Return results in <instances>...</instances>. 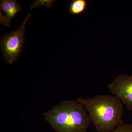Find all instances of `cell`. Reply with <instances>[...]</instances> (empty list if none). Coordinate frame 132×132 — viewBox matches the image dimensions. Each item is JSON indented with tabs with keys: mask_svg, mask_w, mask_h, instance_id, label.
I'll return each mask as SVG.
<instances>
[{
	"mask_svg": "<svg viewBox=\"0 0 132 132\" xmlns=\"http://www.w3.org/2000/svg\"><path fill=\"white\" fill-rule=\"evenodd\" d=\"M88 6L86 0H73L69 4V12L72 15H80L86 12Z\"/></svg>",
	"mask_w": 132,
	"mask_h": 132,
	"instance_id": "obj_6",
	"label": "cell"
},
{
	"mask_svg": "<svg viewBox=\"0 0 132 132\" xmlns=\"http://www.w3.org/2000/svg\"><path fill=\"white\" fill-rule=\"evenodd\" d=\"M108 88L127 110L132 111V75H119L108 85Z\"/></svg>",
	"mask_w": 132,
	"mask_h": 132,
	"instance_id": "obj_4",
	"label": "cell"
},
{
	"mask_svg": "<svg viewBox=\"0 0 132 132\" xmlns=\"http://www.w3.org/2000/svg\"><path fill=\"white\" fill-rule=\"evenodd\" d=\"M43 115L55 132H86L91 124L87 112L77 100L61 102Z\"/></svg>",
	"mask_w": 132,
	"mask_h": 132,
	"instance_id": "obj_2",
	"label": "cell"
},
{
	"mask_svg": "<svg viewBox=\"0 0 132 132\" xmlns=\"http://www.w3.org/2000/svg\"><path fill=\"white\" fill-rule=\"evenodd\" d=\"M77 101L85 108L98 132L112 131L124 123L123 104L115 95H99L92 98L80 97Z\"/></svg>",
	"mask_w": 132,
	"mask_h": 132,
	"instance_id": "obj_1",
	"label": "cell"
},
{
	"mask_svg": "<svg viewBox=\"0 0 132 132\" xmlns=\"http://www.w3.org/2000/svg\"><path fill=\"white\" fill-rule=\"evenodd\" d=\"M110 132H132V125L124 123Z\"/></svg>",
	"mask_w": 132,
	"mask_h": 132,
	"instance_id": "obj_7",
	"label": "cell"
},
{
	"mask_svg": "<svg viewBox=\"0 0 132 132\" xmlns=\"http://www.w3.org/2000/svg\"><path fill=\"white\" fill-rule=\"evenodd\" d=\"M31 16V14L27 15L23 24L16 31L6 34L1 39V49L4 59L10 65L14 63L20 54L26 36L25 26Z\"/></svg>",
	"mask_w": 132,
	"mask_h": 132,
	"instance_id": "obj_3",
	"label": "cell"
},
{
	"mask_svg": "<svg viewBox=\"0 0 132 132\" xmlns=\"http://www.w3.org/2000/svg\"><path fill=\"white\" fill-rule=\"evenodd\" d=\"M0 5L1 10L5 13L3 16L1 13V24L5 27L10 26V22L21 10V6L15 0H2Z\"/></svg>",
	"mask_w": 132,
	"mask_h": 132,
	"instance_id": "obj_5",
	"label": "cell"
}]
</instances>
